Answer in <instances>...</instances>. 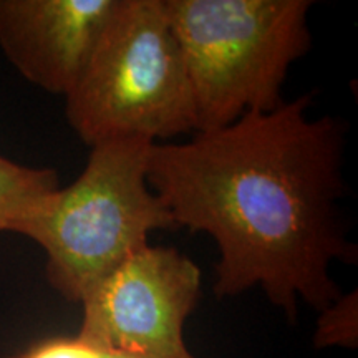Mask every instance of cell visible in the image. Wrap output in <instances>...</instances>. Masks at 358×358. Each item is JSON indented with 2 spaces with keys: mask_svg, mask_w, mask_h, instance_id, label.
I'll return each instance as SVG.
<instances>
[{
  "mask_svg": "<svg viewBox=\"0 0 358 358\" xmlns=\"http://www.w3.org/2000/svg\"><path fill=\"white\" fill-rule=\"evenodd\" d=\"M201 294L198 264L174 248L143 245L83 295L77 337L133 358H185V324Z\"/></svg>",
  "mask_w": 358,
  "mask_h": 358,
  "instance_id": "5",
  "label": "cell"
},
{
  "mask_svg": "<svg viewBox=\"0 0 358 358\" xmlns=\"http://www.w3.org/2000/svg\"><path fill=\"white\" fill-rule=\"evenodd\" d=\"M151 145L122 138L92 146L80 176L19 231L42 248L48 284L69 302L80 303L93 284L148 244L150 232L176 229L148 185Z\"/></svg>",
  "mask_w": 358,
  "mask_h": 358,
  "instance_id": "4",
  "label": "cell"
},
{
  "mask_svg": "<svg viewBox=\"0 0 358 358\" xmlns=\"http://www.w3.org/2000/svg\"><path fill=\"white\" fill-rule=\"evenodd\" d=\"M58 189L57 171L25 166L0 153V232L19 234Z\"/></svg>",
  "mask_w": 358,
  "mask_h": 358,
  "instance_id": "7",
  "label": "cell"
},
{
  "mask_svg": "<svg viewBox=\"0 0 358 358\" xmlns=\"http://www.w3.org/2000/svg\"><path fill=\"white\" fill-rule=\"evenodd\" d=\"M3 358H133L108 353L90 345L80 337H52L35 342L25 350ZM185 358H194L187 355Z\"/></svg>",
  "mask_w": 358,
  "mask_h": 358,
  "instance_id": "9",
  "label": "cell"
},
{
  "mask_svg": "<svg viewBox=\"0 0 358 358\" xmlns=\"http://www.w3.org/2000/svg\"><path fill=\"white\" fill-rule=\"evenodd\" d=\"M70 128L90 148L138 138L168 143L196 133V108L164 0H122L69 95Z\"/></svg>",
  "mask_w": 358,
  "mask_h": 358,
  "instance_id": "3",
  "label": "cell"
},
{
  "mask_svg": "<svg viewBox=\"0 0 358 358\" xmlns=\"http://www.w3.org/2000/svg\"><path fill=\"white\" fill-rule=\"evenodd\" d=\"M122 0H0V50L27 82L77 87Z\"/></svg>",
  "mask_w": 358,
  "mask_h": 358,
  "instance_id": "6",
  "label": "cell"
},
{
  "mask_svg": "<svg viewBox=\"0 0 358 358\" xmlns=\"http://www.w3.org/2000/svg\"><path fill=\"white\" fill-rule=\"evenodd\" d=\"M317 347H357V290L340 295L320 312L315 332Z\"/></svg>",
  "mask_w": 358,
  "mask_h": 358,
  "instance_id": "8",
  "label": "cell"
},
{
  "mask_svg": "<svg viewBox=\"0 0 358 358\" xmlns=\"http://www.w3.org/2000/svg\"><path fill=\"white\" fill-rule=\"evenodd\" d=\"M310 0H164L194 98L198 131L277 108L312 48Z\"/></svg>",
  "mask_w": 358,
  "mask_h": 358,
  "instance_id": "2",
  "label": "cell"
},
{
  "mask_svg": "<svg viewBox=\"0 0 358 358\" xmlns=\"http://www.w3.org/2000/svg\"><path fill=\"white\" fill-rule=\"evenodd\" d=\"M303 95L189 141L153 143L148 185L176 227L211 236L217 299L261 287L290 320L342 295L332 264L355 261L340 199L345 124L310 118Z\"/></svg>",
  "mask_w": 358,
  "mask_h": 358,
  "instance_id": "1",
  "label": "cell"
}]
</instances>
